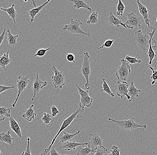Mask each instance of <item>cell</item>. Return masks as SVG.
I'll return each instance as SVG.
<instances>
[{"mask_svg":"<svg viewBox=\"0 0 157 155\" xmlns=\"http://www.w3.org/2000/svg\"><path fill=\"white\" fill-rule=\"evenodd\" d=\"M12 108H7L6 107H0V116H6L10 118V112Z\"/></svg>","mask_w":157,"mask_h":155,"instance_id":"obj_31","label":"cell"},{"mask_svg":"<svg viewBox=\"0 0 157 155\" xmlns=\"http://www.w3.org/2000/svg\"><path fill=\"white\" fill-rule=\"evenodd\" d=\"M39 73H36V78L34 79L32 84V91L33 93V96L31 100L34 101L35 100V97L37 94L48 85V82L46 81H42L39 77Z\"/></svg>","mask_w":157,"mask_h":155,"instance_id":"obj_12","label":"cell"},{"mask_svg":"<svg viewBox=\"0 0 157 155\" xmlns=\"http://www.w3.org/2000/svg\"><path fill=\"white\" fill-rule=\"evenodd\" d=\"M10 131H8L7 132H2L0 133V140L3 143H6L10 145L12 149L14 148L13 144V138L11 136Z\"/></svg>","mask_w":157,"mask_h":155,"instance_id":"obj_21","label":"cell"},{"mask_svg":"<svg viewBox=\"0 0 157 155\" xmlns=\"http://www.w3.org/2000/svg\"><path fill=\"white\" fill-rule=\"evenodd\" d=\"M99 22L98 20V12H95L91 14L88 17L87 21V24L89 25L97 24Z\"/></svg>","mask_w":157,"mask_h":155,"instance_id":"obj_30","label":"cell"},{"mask_svg":"<svg viewBox=\"0 0 157 155\" xmlns=\"http://www.w3.org/2000/svg\"><path fill=\"white\" fill-rule=\"evenodd\" d=\"M66 54L67 56V61L68 62H74L75 64L78 66V64L76 63V62L75 61V56L73 54L71 53H67L66 52H64Z\"/></svg>","mask_w":157,"mask_h":155,"instance_id":"obj_40","label":"cell"},{"mask_svg":"<svg viewBox=\"0 0 157 155\" xmlns=\"http://www.w3.org/2000/svg\"><path fill=\"white\" fill-rule=\"evenodd\" d=\"M134 118H132L130 119L126 118L122 121H117L114 120L111 118H109L108 122H114L121 129L124 130L131 131L134 129H144L147 128L146 125H139L134 121Z\"/></svg>","mask_w":157,"mask_h":155,"instance_id":"obj_2","label":"cell"},{"mask_svg":"<svg viewBox=\"0 0 157 155\" xmlns=\"http://www.w3.org/2000/svg\"><path fill=\"white\" fill-rule=\"evenodd\" d=\"M125 7L124 4L123 3L121 0H119L118 3L117 8V15L122 16L124 11L125 10Z\"/></svg>","mask_w":157,"mask_h":155,"instance_id":"obj_32","label":"cell"},{"mask_svg":"<svg viewBox=\"0 0 157 155\" xmlns=\"http://www.w3.org/2000/svg\"><path fill=\"white\" fill-rule=\"evenodd\" d=\"M51 49V48H48L47 49H39L37 51L35 55L34 56V57H35L36 56H44L46 54V52L48 51L49 50Z\"/></svg>","mask_w":157,"mask_h":155,"instance_id":"obj_38","label":"cell"},{"mask_svg":"<svg viewBox=\"0 0 157 155\" xmlns=\"http://www.w3.org/2000/svg\"><path fill=\"white\" fill-rule=\"evenodd\" d=\"M127 20L124 24L128 29H133L140 27L142 25V18L133 13L127 14Z\"/></svg>","mask_w":157,"mask_h":155,"instance_id":"obj_10","label":"cell"},{"mask_svg":"<svg viewBox=\"0 0 157 155\" xmlns=\"http://www.w3.org/2000/svg\"><path fill=\"white\" fill-rule=\"evenodd\" d=\"M68 2L73 3V6H72L73 8H75L77 10L80 8L85 9L86 10L92 12V9L90 7L88 4L84 1L82 0H69Z\"/></svg>","mask_w":157,"mask_h":155,"instance_id":"obj_19","label":"cell"},{"mask_svg":"<svg viewBox=\"0 0 157 155\" xmlns=\"http://www.w3.org/2000/svg\"><path fill=\"white\" fill-rule=\"evenodd\" d=\"M52 70L54 75L52 76V79L53 85L55 88L62 89L65 85L64 74L62 72H60L56 68L55 66H52Z\"/></svg>","mask_w":157,"mask_h":155,"instance_id":"obj_8","label":"cell"},{"mask_svg":"<svg viewBox=\"0 0 157 155\" xmlns=\"http://www.w3.org/2000/svg\"><path fill=\"white\" fill-rule=\"evenodd\" d=\"M150 68L152 71V74L151 76V79L152 80L151 85H153L157 81V70L155 67V68H153V67H150Z\"/></svg>","mask_w":157,"mask_h":155,"instance_id":"obj_34","label":"cell"},{"mask_svg":"<svg viewBox=\"0 0 157 155\" xmlns=\"http://www.w3.org/2000/svg\"><path fill=\"white\" fill-rule=\"evenodd\" d=\"M137 2V6H138V10L140 14L142 15L143 19L145 21V23L148 26H150V23L151 22V21L149 19L148 17V13L151 10H148L146 6L143 5L141 2L139 0L136 1Z\"/></svg>","mask_w":157,"mask_h":155,"instance_id":"obj_14","label":"cell"},{"mask_svg":"<svg viewBox=\"0 0 157 155\" xmlns=\"http://www.w3.org/2000/svg\"><path fill=\"white\" fill-rule=\"evenodd\" d=\"M134 39L135 41V45H137L140 50L145 52H148L150 40L149 36L143 34L142 30H139L135 32Z\"/></svg>","mask_w":157,"mask_h":155,"instance_id":"obj_4","label":"cell"},{"mask_svg":"<svg viewBox=\"0 0 157 155\" xmlns=\"http://www.w3.org/2000/svg\"><path fill=\"white\" fill-rule=\"evenodd\" d=\"M27 148L25 151H23V153H21V155H31V152L29 147V142H30V138L29 137H27Z\"/></svg>","mask_w":157,"mask_h":155,"instance_id":"obj_41","label":"cell"},{"mask_svg":"<svg viewBox=\"0 0 157 155\" xmlns=\"http://www.w3.org/2000/svg\"><path fill=\"white\" fill-rule=\"evenodd\" d=\"M29 76H19L18 77L17 81L16 86L17 88V96L16 99L13 104L12 107L13 108L15 107V105L17 103L18 101V99L21 94L22 92L25 90L26 87L28 86V84L30 82V80L29 79Z\"/></svg>","mask_w":157,"mask_h":155,"instance_id":"obj_9","label":"cell"},{"mask_svg":"<svg viewBox=\"0 0 157 155\" xmlns=\"http://www.w3.org/2000/svg\"><path fill=\"white\" fill-rule=\"evenodd\" d=\"M47 155H62L59 154L54 147H52Z\"/></svg>","mask_w":157,"mask_h":155,"instance_id":"obj_44","label":"cell"},{"mask_svg":"<svg viewBox=\"0 0 157 155\" xmlns=\"http://www.w3.org/2000/svg\"><path fill=\"white\" fill-rule=\"evenodd\" d=\"M51 110H52V116L53 117H55L59 114V111L56 106H52L51 107Z\"/></svg>","mask_w":157,"mask_h":155,"instance_id":"obj_43","label":"cell"},{"mask_svg":"<svg viewBox=\"0 0 157 155\" xmlns=\"http://www.w3.org/2000/svg\"><path fill=\"white\" fill-rule=\"evenodd\" d=\"M50 0H48V1L45 2L44 4L42 5L39 6L38 7L34 8V9H32V10L29 11L28 12V14L31 17L30 19V21L31 22H33V21L34 20L35 16L40 12V11L42 10L44 7H45V6L47 5L48 3L50 2Z\"/></svg>","mask_w":157,"mask_h":155,"instance_id":"obj_23","label":"cell"},{"mask_svg":"<svg viewBox=\"0 0 157 155\" xmlns=\"http://www.w3.org/2000/svg\"><path fill=\"white\" fill-rule=\"evenodd\" d=\"M139 56V55L136 56L135 57H132L129 56H125V60L127 61L128 62L129 64H140L142 62V60H138L137 59V58Z\"/></svg>","mask_w":157,"mask_h":155,"instance_id":"obj_33","label":"cell"},{"mask_svg":"<svg viewBox=\"0 0 157 155\" xmlns=\"http://www.w3.org/2000/svg\"><path fill=\"white\" fill-rule=\"evenodd\" d=\"M83 23L82 21L79 19L74 20L73 18H71L70 24L65 25L63 28V30L68 31L71 34H80L86 35L88 37H91V35L89 33H85L81 30L80 26Z\"/></svg>","mask_w":157,"mask_h":155,"instance_id":"obj_6","label":"cell"},{"mask_svg":"<svg viewBox=\"0 0 157 155\" xmlns=\"http://www.w3.org/2000/svg\"><path fill=\"white\" fill-rule=\"evenodd\" d=\"M14 88V86H7L5 85H0V94L2 93L3 92L6 91L10 89H13Z\"/></svg>","mask_w":157,"mask_h":155,"instance_id":"obj_42","label":"cell"},{"mask_svg":"<svg viewBox=\"0 0 157 155\" xmlns=\"http://www.w3.org/2000/svg\"><path fill=\"white\" fill-rule=\"evenodd\" d=\"M34 107V105H32L28 109L24 111L22 114V117L28 121H32L37 115L36 113L34 112V110L33 109V107Z\"/></svg>","mask_w":157,"mask_h":155,"instance_id":"obj_22","label":"cell"},{"mask_svg":"<svg viewBox=\"0 0 157 155\" xmlns=\"http://www.w3.org/2000/svg\"><path fill=\"white\" fill-rule=\"evenodd\" d=\"M153 42H154V45L152 46V48L153 49V51H154L155 52L157 53V40H154L152 39Z\"/></svg>","mask_w":157,"mask_h":155,"instance_id":"obj_46","label":"cell"},{"mask_svg":"<svg viewBox=\"0 0 157 155\" xmlns=\"http://www.w3.org/2000/svg\"><path fill=\"white\" fill-rule=\"evenodd\" d=\"M72 130V129H71L68 132H64L63 136H62L59 139V141L61 143L64 144L66 142H70L71 140H72L75 136L79 135L80 133V130H78L77 132L75 133V134H70V132Z\"/></svg>","mask_w":157,"mask_h":155,"instance_id":"obj_24","label":"cell"},{"mask_svg":"<svg viewBox=\"0 0 157 155\" xmlns=\"http://www.w3.org/2000/svg\"><path fill=\"white\" fill-rule=\"evenodd\" d=\"M91 59L90 56L88 52H84L83 54V63L82 67L80 69V72L83 75L86 80V84H85V89L89 90L90 88V84L89 82V76L91 74V68H90V60Z\"/></svg>","mask_w":157,"mask_h":155,"instance_id":"obj_3","label":"cell"},{"mask_svg":"<svg viewBox=\"0 0 157 155\" xmlns=\"http://www.w3.org/2000/svg\"><path fill=\"white\" fill-rule=\"evenodd\" d=\"M114 41L112 40H108L106 41H105V43L103 44L101 47L98 48V50H101L104 48H109L112 47L113 45V43H114Z\"/></svg>","mask_w":157,"mask_h":155,"instance_id":"obj_36","label":"cell"},{"mask_svg":"<svg viewBox=\"0 0 157 155\" xmlns=\"http://www.w3.org/2000/svg\"><path fill=\"white\" fill-rule=\"evenodd\" d=\"M96 151V150L92 149L88 145H86L84 148L79 146L77 153L75 155H89L91 153H95Z\"/></svg>","mask_w":157,"mask_h":155,"instance_id":"obj_28","label":"cell"},{"mask_svg":"<svg viewBox=\"0 0 157 155\" xmlns=\"http://www.w3.org/2000/svg\"><path fill=\"white\" fill-rule=\"evenodd\" d=\"M88 144V142L85 143H79L75 142V141L72 142H67L64 143L63 145H62L60 149H64L67 151H71V150H75L77 147L81 146V145H87Z\"/></svg>","mask_w":157,"mask_h":155,"instance_id":"obj_18","label":"cell"},{"mask_svg":"<svg viewBox=\"0 0 157 155\" xmlns=\"http://www.w3.org/2000/svg\"><path fill=\"white\" fill-rule=\"evenodd\" d=\"M150 28H152V29H157V15L156 17V21L155 23V25H154V27H152V26H149Z\"/></svg>","mask_w":157,"mask_h":155,"instance_id":"obj_47","label":"cell"},{"mask_svg":"<svg viewBox=\"0 0 157 155\" xmlns=\"http://www.w3.org/2000/svg\"><path fill=\"white\" fill-rule=\"evenodd\" d=\"M7 40L9 45L12 47H14L17 46V38L19 37V35H13L11 33L10 30H7Z\"/></svg>","mask_w":157,"mask_h":155,"instance_id":"obj_27","label":"cell"},{"mask_svg":"<svg viewBox=\"0 0 157 155\" xmlns=\"http://www.w3.org/2000/svg\"><path fill=\"white\" fill-rule=\"evenodd\" d=\"M128 84L126 81L119 82L117 81L115 86V90L116 91V94L118 96L120 97L121 99L126 97L129 102L130 98L128 94Z\"/></svg>","mask_w":157,"mask_h":155,"instance_id":"obj_11","label":"cell"},{"mask_svg":"<svg viewBox=\"0 0 157 155\" xmlns=\"http://www.w3.org/2000/svg\"><path fill=\"white\" fill-rule=\"evenodd\" d=\"M42 120L44 122V124L48 125L50 123L51 121L52 120V116L49 114L45 113L44 114V115L42 117Z\"/></svg>","mask_w":157,"mask_h":155,"instance_id":"obj_35","label":"cell"},{"mask_svg":"<svg viewBox=\"0 0 157 155\" xmlns=\"http://www.w3.org/2000/svg\"><path fill=\"white\" fill-rule=\"evenodd\" d=\"M9 122L11 129L14 131L18 137L21 138L22 133L19 124L15 120L13 117L10 116L9 118Z\"/></svg>","mask_w":157,"mask_h":155,"instance_id":"obj_20","label":"cell"},{"mask_svg":"<svg viewBox=\"0 0 157 155\" xmlns=\"http://www.w3.org/2000/svg\"><path fill=\"white\" fill-rule=\"evenodd\" d=\"M71 155H74L73 154H71Z\"/></svg>","mask_w":157,"mask_h":155,"instance_id":"obj_51","label":"cell"},{"mask_svg":"<svg viewBox=\"0 0 157 155\" xmlns=\"http://www.w3.org/2000/svg\"><path fill=\"white\" fill-rule=\"evenodd\" d=\"M141 90H138L134 86L133 81H132L128 88V94L130 98L129 103H130L132 101H134L136 99L139 98V94L141 93Z\"/></svg>","mask_w":157,"mask_h":155,"instance_id":"obj_17","label":"cell"},{"mask_svg":"<svg viewBox=\"0 0 157 155\" xmlns=\"http://www.w3.org/2000/svg\"><path fill=\"white\" fill-rule=\"evenodd\" d=\"M75 86L78 89V93L80 95V101L79 103V107L84 109V107H91L93 102V99L89 96L88 90H83L79 87L78 84H76Z\"/></svg>","mask_w":157,"mask_h":155,"instance_id":"obj_7","label":"cell"},{"mask_svg":"<svg viewBox=\"0 0 157 155\" xmlns=\"http://www.w3.org/2000/svg\"><path fill=\"white\" fill-rule=\"evenodd\" d=\"M9 53V52L8 51L0 57V67L3 69H6V66L11 62V60L10 59Z\"/></svg>","mask_w":157,"mask_h":155,"instance_id":"obj_25","label":"cell"},{"mask_svg":"<svg viewBox=\"0 0 157 155\" xmlns=\"http://www.w3.org/2000/svg\"><path fill=\"white\" fill-rule=\"evenodd\" d=\"M107 152V149H106L104 146L98 147V149L95 152V154L94 155H104Z\"/></svg>","mask_w":157,"mask_h":155,"instance_id":"obj_37","label":"cell"},{"mask_svg":"<svg viewBox=\"0 0 157 155\" xmlns=\"http://www.w3.org/2000/svg\"><path fill=\"white\" fill-rule=\"evenodd\" d=\"M121 63V65L118 67L116 72V76L119 82L126 81L131 72L130 65L127 61L123 59Z\"/></svg>","mask_w":157,"mask_h":155,"instance_id":"obj_5","label":"cell"},{"mask_svg":"<svg viewBox=\"0 0 157 155\" xmlns=\"http://www.w3.org/2000/svg\"><path fill=\"white\" fill-rule=\"evenodd\" d=\"M156 29H154L153 30V31L151 33H149V35H150V40H149V49H148V57L149 59V62L148 64L149 65H151L152 64V61L154 59L157 57V55L155 54V53L153 51V49L152 48L151 42L152 39H153V36L155 35V31Z\"/></svg>","mask_w":157,"mask_h":155,"instance_id":"obj_15","label":"cell"},{"mask_svg":"<svg viewBox=\"0 0 157 155\" xmlns=\"http://www.w3.org/2000/svg\"><path fill=\"white\" fill-rule=\"evenodd\" d=\"M107 20L109 25L116 26L118 28L121 25L123 27L124 29L126 28L124 23H123L116 16L113 14L112 12H111L110 13Z\"/></svg>","mask_w":157,"mask_h":155,"instance_id":"obj_16","label":"cell"},{"mask_svg":"<svg viewBox=\"0 0 157 155\" xmlns=\"http://www.w3.org/2000/svg\"><path fill=\"white\" fill-rule=\"evenodd\" d=\"M89 141L88 145L92 149L96 150L98 149V147L103 146V140L100 136L97 133L90 134L89 135Z\"/></svg>","mask_w":157,"mask_h":155,"instance_id":"obj_13","label":"cell"},{"mask_svg":"<svg viewBox=\"0 0 157 155\" xmlns=\"http://www.w3.org/2000/svg\"><path fill=\"white\" fill-rule=\"evenodd\" d=\"M32 3L34 8H36V1H32Z\"/></svg>","mask_w":157,"mask_h":155,"instance_id":"obj_48","label":"cell"},{"mask_svg":"<svg viewBox=\"0 0 157 155\" xmlns=\"http://www.w3.org/2000/svg\"><path fill=\"white\" fill-rule=\"evenodd\" d=\"M0 9L6 12L8 14L10 17L12 18L15 24L16 23V22L15 18L17 16V14L16 11L14 9V4H13L9 8H1Z\"/></svg>","mask_w":157,"mask_h":155,"instance_id":"obj_26","label":"cell"},{"mask_svg":"<svg viewBox=\"0 0 157 155\" xmlns=\"http://www.w3.org/2000/svg\"><path fill=\"white\" fill-rule=\"evenodd\" d=\"M5 118L4 117L3 118H1V119H0V122H1L3 120H5Z\"/></svg>","mask_w":157,"mask_h":155,"instance_id":"obj_49","label":"cell"},{"mask_svg":"<svg viewBox=\"0 0 157 155\" xmlns=\"http://www.w3.org/2000/svg\"><path fill=\"white\" fill-rule=\"evenodd\" d=\"M111 153L107 155H121L120 150L118 148L117 146L113 145L110 150Z\"/></svg>","mask_w":157,"mask_h":155,"instance_id":"obj_39","label":"cell"},{"mask_svg":"<svg viewBox=\"0 0 157 155\" xmlns=\"http://www.w3.org/2000/svg\"><path fill=\"white\" fill-rule=\"evenodd\" d=\"M0 155H3V154L2 153V152H1V150H0Z\"/></svg>","mask_w":157,"mask_h":155,"instance_id":"obj_50","label":"cell"},{"mask_svg":"<svg viewBox=\"0 0 157 155\" xmlns=\"http://www.w3.org/2000/svg\"><path fill=\"white\" fill-rule=\"evenodd\" d=\"M84 111V109L81 108H79L78 109L75 111L73 113H72L71 115L69 117H68L65 120H64L59 130L58 133H57L56 135L55 136L54 139H53L51 145H49L48 148V149H46L44 150V153H42L40 155H48V154L49 153V151H50V149L52 147L54 143H55V141H56V140L58 136L59 135V134H60L64 129L67 128L71 124V122L73 121L74 119H75V118L80 117L82 118H84V119H85V118H84L83 117L78 115V114H79L80 112H83Z\"/></svg>","mask_w":157,"mask_h":155,"instance_id":"obj_1","label":"cell"},{"mask_svg":"<svg viewBox=\"0 0 157 155\" xmlns=\"http://www.w3.org/2000/svg\"><path fill=\"white\" fill-rule=\"evenodd\" d=\"M2 33L0 35V46L2 45L3 40H4L5 35H6V29H2Z\"/></svg>","mask_w":157,"mask_h":155,"instance_id":"obj_45","label":"cell"},{"mask_svg":"<svg viewBox=\"0 0 157 155\" xmlns=\"http://www.w3.org/2000/svg\"><path fill=\"white\" fill-rule=\"evenodd\" d=\"M102 80V87H100L101 88L102 90H101L100 92H101L104 91L105 93H106L107 94L110 96L111 97H113V98L114 97L115 92H113V91L110 90L109 85H108L107 83L106 80L105 78H103Z\"/></svg>","mask_w":157,"mask_h":155,"instance_id":"obj_29","label":"cell"}]
</instances>
